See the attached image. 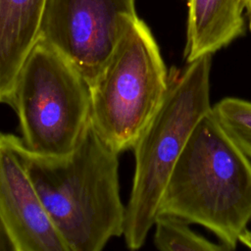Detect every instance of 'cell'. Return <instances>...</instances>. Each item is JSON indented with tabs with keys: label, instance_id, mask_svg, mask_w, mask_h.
<instances>
[{
	"label": "cell",
	"instance_id": "1",
	"mask_svg": "<svg viewBox=\"0 0 251 251\" xmlns=\"http://www.w3.org/2000/svg\"><path fill=\"white\" fill-rule=\"evenodd\" d=\"M27 171L69 251H100L123 235L126 206L120 195L119 154L91 123L67 156L27 150Z\"/></svg>",
	"mask_w": 251,
	"mask_h": 251
},
{
	"label": "cell",
	"instance_id": "2",
	"mask_svg": "<svg viewBox=\"0 0 251 251\" xmlns=\"http://www.w3.org/2000/svg\"><path fill=\"white\" fill-rule=\"evenodd\" d=\"M158 213L212 231L233 250L251 221V162L209 111L192 130Z\"/></svg>",
	"mask_w": 251,
	"mask_h": 251
},
{
	"label": "cell",
	"instance_id": "3",
	"mask_svg": "<svg viewBox=\"0 0 251 251\" xmlns=\"http://www.w3.org/2000/svg\"><path fill=\"white\" fill-rule=\"evenodd\" d=\"M212 55L169 71L168 89L134 146V174L123 236L126 247L141 248L154 226L173 170L198 122L212 109Z\"/></svg>",
	"mask_w": 251,
	"mask_h": 251
},
{
	"label": "cell",
	"instance_id": "4",
	"mask_svg": "<svg viewBox=\"0 0 251 251\" xmlns=\"http://www.w3.org/2000/svg\"><path fill=\"white\" fill-rule=\"evenodd\" d=\"M169 71L148 25L132 19L90 87V123L118 154L132 149L168 89Z\"/></svg>",
	"mask_w": 251,
	"mask_h": 251
},
{
	"label": "cell",
	"instance_id": "5",
	"mask_svg": "<svg viewBox=\"0 0 251 251\" xmlns=\"http://www.w3.org/2000/svg\"><path fill=\"white\" fill-rule=\"evenodd\" d=\"M16 112L26 149L64 157L90 123V87L59 52L38 39L24 61L7 100Z\"/></svg>",
	"mask_w": 251,
	"mask_h": 251
},
{
	"label": "cell",
	"instance_id": "6",
	"mask_svg": "<svg viewBox=\"0 0 251 251\" xmlns=\"http://www.w3.org/2000/svg\"><path fill=\"white\" fill-rule=\"evenodd\" d=\"M136 17L135 0H45L38 39L64 56L90 86Z\"/></svg>",
	"mask_w": 251,
	"mask_h": 251
},
{
	"label": "cell",
	"instance_id": "7",
	"mask_svg": "<svg viewBox=\"0 0 251 251\" xmlns=\"http://www.w3.org/2000/svg\"><path fill=\"white\" fill-rule=\"evenodd\" d=\"M0 217L17 251H69L27 171L22 138L0 132Z\"/></svg>",
	"mask_w": 251,
	"mask_h": 251
},
{
	"label": "cell",
	"instance_id": "8",
	"mask_svg": "<svg viewBox=\"0 0 251 251\" xmlns=\"http://www.w3.org/2000/svg\"><path fill=\"white\" fill-rule=\"evenodd\" d=\"M183 58L213 55L244 33L245 0H187Z\"/></svg>",
	"mask_w": 251,
	"mask_h": 251
},
{
	"label": "cell",
	"instance_id": "9",
	"mask_svg": "<svg viewBox=\"0 0 251 251\" xmlns=\"http://www.w3.org/2000/svg\"><path fill=\"white\" fill-rule=\"evenodd\" d=\"M45 0H0V103L38 40Z\"/></svg>",
	"mask_w": 251,
	"mask_h": 251
},
{
	"label": "cell",
	"instance_id": "10",
	"mask_svg": "<svg viewBox=\"0 0 251 251\" xmlns=\"http://www.w3.org/2000/svg\"><path fill=\"white\" fill-rule=\"evenodd\" d=\"M154 245L161 251H224L225 245L215 243L196 233L189 224L170 214L158 213L154 222Z\"/></svg>",
	"mask_w": 251,
	"mask_h": 251
},
{
	"label": "cell",
	"instance_id": "11",
	"mask_svg": "<svg viewBox=\"0 0 251 251\" xmlns=\"http://www.w3.org/2000/svg\"><path fill=\"white\" fill-rule=\"evenodd\" d=\"M212 112L229 137L251 159V101L226 97L212 106Z\"/></svg>",
	"mask_w": 251,
	"mask_h": 251
},
{
	"label": "cell",
	"instance_id": "12",
	"mask_svg": "<svg viewBox=\"0 0 251 251\" xmlns=\"http://www.w3.org/2000/svg\"><path fill=\"white\" fill-rule=\"evenodd\" d=\"M0 251H17L16 246L0 217Z\"/></svg>",
	"mask_w": 251,
	"mask_h": 251
},
{
	"label": "cell",
	"instance_id": "13",
	"mask_svg": "<svg viewBox=\"0 0 251 251\" xmlns=\"http://www.w3.org/2000/svg\"><path fill=\"white\" fill-rule=\"evenodd\" d=\"M238 242H240L244 246L251 249V229H248V228L244 229L239 236Z\"/></svg>",
	"mask_w": 251,
	"mask_h": 251
},
{
	"label": "cell",
	"instance_id": "14",
	"mask_svg": "<svg viewBox=\"0 0 251 251\" xmlns=\"http://www.w3.org/2000/svg\"><path fill=\"white\" fill-rule=\"evenodd\" d=\"M245 9L249 17V23H251V0H245Z\"/></svg>",
	"mask_w": 251,
	"mask_h": 251
},
{
	"label": "cell",
	"instance_id": "15",
	"mask_svg": "<svg viewBox=\"0 0 251 251\" xmlns=\"http://www.w3.org/2000/svg\"><path fill=\"white\" fill-rule=\"evenodd\" d=\"M249 28L251 29V23H249Z\"/></svg>",
	"mask_w": 251,
	"mask_h": 251
}]
</instances>
